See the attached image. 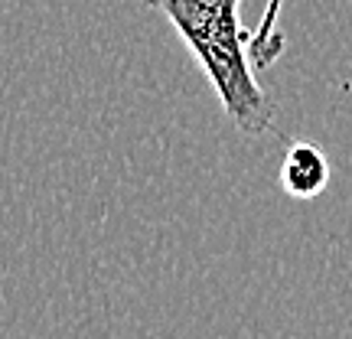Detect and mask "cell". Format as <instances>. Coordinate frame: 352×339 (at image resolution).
Here are the masks:
<instances>
[{
    "label": "cell",
    "instance_id": "cell-1",
    "mask_svg": "<svg viewBox=\"0 0 352 339\" xmlns=\"http://www.w3.org/2000/svg\"><path fill=\"white\" fill-rule=\"evenodd\" d=\"M160 13L183 39L232 127L245 138H264L277 131V105L258 85L252 69V33L241 23L245 0H140Z\"/></svg>",
    "mask_w": 352,
    "mask_h": 339
},
{
    "label": "cell",
    "instance_id": "cell-2",
    "mask_svg": "<svg viewBox=\"0 0 352 339\" xmlns=\"http://www.w3.org/2000/svg\"><path fill=\"white\" fill-rule=\"evenodd\" d=\"M329 176H333V166H329V157L323 153V147H316L310 140H297V144H290L284 160H280L277 186L290 199L307 202L327 193Z\"/></svg>",
    "mask_w": 352,
    "mask_h": 339
},
{
    "label": "cell",
    "instance_id": "cell-3",
    "mask_svg": "<svg viewBox=\"0 0 352 339\" xmlns=\"http://www.w3.org/2000/svg\"><path fill=\"white\" fill-rule=\"evenodd\" d=\"M280 10H284V0H267V7L261 13V23L252 30L248 52H252V63L261 65V69H271L284 56V50H287V36L280 30Z\"/></svg>",
    "mask_w": 352,
    "mask_h": 339
}]
</instances>
